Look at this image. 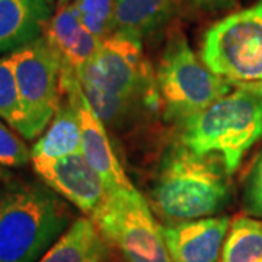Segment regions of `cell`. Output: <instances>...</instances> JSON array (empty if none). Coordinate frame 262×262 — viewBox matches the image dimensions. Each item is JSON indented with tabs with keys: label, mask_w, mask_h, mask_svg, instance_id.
Listing matches in <instances>:
<instances>
[{
	"label": "cell",
	"mask_w": 262,
	"mask_h": 262,
	"mask_svg": "<svg viewBox=\"0 0 262 262\" xmlns=\"http://www.w3.org/2000/svg\"><path fill=\"white\" fill-rule=\"evenodd\" d=\"M79 82L96 115L110 125L121 124L137 106H151L159 98L141 39L121 31L101 41Z\"/></svg>",
	"instance_id": "cell-1"
},
{
	"label": "cell",
	"mask_w": 262,
	"mask_h": 262,
	"mask_svg": "<svg viewBox=\"0 0 262 262\" xmlns=\"http://www.w3.org/2000/svg\"><path fill=\"white\" fill-rule=\"evenodd\" d=\"M72 223L67 201L44 182L6 179L0 185V262H38Z\"/></svg>",
	"instance_id": "cell-2"
},
{
	"label": "cell",
	"mask_w": 262,
	"mask_h": 262,
	"mask_svg": "<svg viewBox=\"0 0 262 262\" xmlns=\"http://www.w3.org/2000/svg\"><path fill=\"white\" fill-rule=\"evenodd\" d=\"M229 173L214 155H196L182 143L166 151L151 189V206L169 222L220 213L230 200Z\"/></svg>",
	"instance_id": "cell-3"
},
{
	"label": "cell",
	"mask_w": 262,
	"mask_h": 262,
	"mask_svg": "<svg viewBox=\"0 0 262 262\" xmlns=\"http://www.w3.org/2000/svg\"><path fill=\"white\" fill-rule=\"evenodd\" d=\"M204 111L182 122L181 143L196 155H214L229 175L245 153L262 139V98L236 86Z\"/></svg>",
	"instance_id": "cell-4"
},
{
	"label": "cell",
	"mask_w": 262,
	"mask_h": 262,
	"mask_svg": "<svg viewBox=\"0 0 262 262\" xmlns=\"http://www.w3.org/2000/svg\"><path fill=\"white\" fill-rule=\"evenodd\" d=\"M232 86L195 56L179 29L169 34L156 70V89L168 121L182 124L229 94Z\"/></svg>",
	"instance_id": "cell-5"
},
{
	"label": "cell",
	"mask_w": 262,
	"mask_h": 262,
	"mask_svg": "<svg viewBox=\"0 0 262 262\" xmlns=\"http://www.w3.org/2000/svg\"><path fill=\"white\" fill-rule=\"evenodd\" d=\"M91 219L127 262H172L163 226L134 185L108 191Z\"/></svg>",
	"instance_id": "cell-6"
},
{
	"label": "cell",
	"mask_w": 262,
	"mask_h": 262,
	"mask_svg": "<svg viewBox=\"0 0 262 262\" xmlns=\"http://www.w3.org/2000/svg\"><path fill=\"white\" fill-rule=\"evenodd\" d=\"M200 54L211 72L233 84L262 80V0L213 24Z\"/></svg>",
	"instance_id": "cell-7"
},
{
	"label": "cell",
	"mask_w": 262,
	"mask_h": 262,
	"mask_svg": "<svg viewBox=\"0 0 262 262\" xmlns=\"http://www.w3.org/2000/svg\"><path fill=\"white\" fill-rule=\"evenodd\" d=\"M9 54L25 115L24 137L34 140L46 131L61 102L63 64L44 35Z\"/></svg>",
	"instance_id": "cell-8"
},
{
	"label": "cell",
	"mask_w": 262,
	"mask_h": 262,
	"mask_svg": "<svg viewBox=\"0 0 262 262\" xmlns=\"http://www.w3.org/2000/svg\"><path fill=\"white\" fill-rule=\"evenodd\" d=\"M42 182L89 217L106 196V187L82 151L63 158H32Z\"/></svg>",
	"instance_id": "cell-9"
},
{
	"label": "cell",
	"mask_w": 262,
	"mask_h": 262,
	"mask_svg": "<svg viewBox=\"0 0 262 262\" xmlns=\"http://www.w3.org/2000/svg\"><path fill=\"white\" fill-rule=\"evenodd\" d=\"M42 35L61 60V91L80 84V72L98 51L101 39L84 28L72 3L58 6Z\"/></svg>",
	"instance_id": "cell-10"
},
{
	"label": "cell",
	"mask_w": 262,
	"mask_h": 262,
	"mask_svg": "<svg viewBox=\"0 0 262 262\" xmlns=\"http://www.w3.org/2000/svg\"><path fill=\"white\" fill-rule=\"evenodd\" d=\"M229 226L227 215L170 222L163 226L172 262H219Z\"/></svg>",
	"instance_id": "cell-11"
},
{
	"label": "cell",
	"mask_w": 262,
	"mask_h": 262,
	"mask_svg": "<svg viewBox=\"0 0 262 262\" xmlns=\"http://www.w3.org/2000/svg\"><path fill=\"white\" fill-rule=\"evenodd\" d=\"M77 110L82 127V153L103 181L106 191L133 187L120 160L114 153L111 140L103 127L102 120L80 89L77 95Z\"/></svg>",
	"instance_id": "cell-12"
},
{
	"label": "cell",
	"mask_w": 262,
	"mask_h": 262,
	"mask_svg": "<svg viewBox=\"0 0 262 262\" xmlns=\"http://www.w3.org/2000/svg\"><path fill=\"white\" fill-rule=\"evenodd\" d=\"M48 20V0H0V54L41 37Z\"/></svg>",
	"instance_id": "cell-13"
},
{
	"label": "cell",
	"mask_w": 262,
	"mask_h": 262,
	"mask_svg": "<svg viewBox=\"0 0 262 262\" xmlns=\"http://www.w3.org/2000/svg\"><path fill=\"white\" fill-rule=\"evenodd\" d=\"M82 88L63 92L61 102L42 136L31 149L32 158H63L82 151V127L77 110V95Z\"/></svg>",
	"instance_id": "cell-14"
},
{
	"label": "cell",
	"mask_w": 262,
	"mask_h": 262,
	"mask_svg": "<svg viewBox=\"0 0 262 262\" xmlns=\"http://www.w3.org/2000/svg\"><path fill=\"white\" fill-rule=\"evenodd\" d=\"M110 244L91 217H77L38 262H105Z\"/></svg>",
	"instance_id": "cell-15"
},
{
	"label": "cell",
	"mask_w": 262,
	"mask_h": 262,
	"mask_svg": "<svg viewBox=\"0 0 262 262\" xmlns=\"http://www.w3.org/2000/svg\"><path fill=\"white\" fill-rule=\"evenodd\" d=\"M178 0H115V31L143 38L170 16Z\"/></svg>",
	"instance_id": "cell-16"
},
{
	"label": "cell",
	"mask_w": 262,
	"mask_h": 262,
	"mask_svg": "<svg viewBox=\"0 0 262 262\" xmlns=\"http://www.w3.org/2000/svg\"><path fill=\"white\" fill-rule=\"evenodd\" d=\"M220 262H262V222L239 215L229 226Z\"/></svg>",
	"instance_id": "cell-17"
},
{
	"label": "cell",
	"mask_w": 262,
	"mask_h": 262,
	"mask_svg": "<svg viewBox=\"0 0 262 262\" xmlns=\"http://www.w3.org/2000/svg\"><path fill=\"white\" fill-rule=\"evenodd\" d=\"M0 118L24 136L25 115L10 54L0 57Z\"/></svg>",
	"instance_id": "cell-18"
},
{
	"label": "cell",
	"mask_w": 262,
	"mask_h": 262,
	"mask_svg": "<svg viewBox=\"0 0 262 262\" xmlns=\"http://www.w3.org/2000/svg\"><path fill=\"white\" fill-rule=\"evenodd\" d=\"M83 27L102 41L115 32V0H73Z\"/></svg>",
	"instance_id": "cell-19"
},
{
	"label": "cell",
	"mask_w": 262,
	"mask_h": 262,
	"mask_svg": "<svg viewBox=\"0 0 262 262\" xmlns=\"http://www.w3.org/2000/svg\"><path fill=\"white\" fill-rule=\"evenodd\" d=\"M32 160V153L25 141L0 122V165L16 168Z\"/></svg>",
	"instance_id": "cell-20"
},
{
	"label": "cell",
	"mask_w": 262,
	"mask_h": 262,
	"mask_svg": "<svg viewBox=\"0 0 262 262\" xmlns=\"http://www.w3.org/2000/svg\"><path fill=\"white\" fill-rule=\"evenodd\" d=\"M242 204L245 213L262 219V150L246 178Z\"/></svg>",
	"instance_id": "cell-21"
},
{
	"label": "cell",
	"mask_w": 262,
	"mask_h": 262,
	"mask_svg": "<svg viewBox=\"0 0 262 262\" xmlns=\"http://www.w3.org/2000/svg\"><path fill=\"white\" fill-rule=\"evenodd\" d=\"M182 6L194 12H219L232 8L237 0H178Z\"/></svg>",
	"instance_id": "cell-22"
},
{
	"label": "cell",
	"mask_w": 262,
	"mask_h": 262,
	"mask_svg": "<svg viewBox=\"0 0 262 262\" xmlns=\"http://www.w3.org/2000/svg\"><path fill=\"white\" fill-rule=\"evenodd\" d=\"M234 86L245 88V89H248V91H251V92L262 98V80H259V82H249V83H234Z\"/></svg>",
	"instance_id": "cell-23"
},
{
	"label": "cell",
	"mask_w": 262,
	"mask_h": 262,
	"mask_svg": "<svg viewBox=\"0 0 262 262\" xmlns=\"http://www.w3.org/2000/svg\"><path fill=\"white\" fill-rule=\"evenodd\" d=\"M10 175L9 172H6L5 169L2 168V165H0V181H6V179H9Z\"/></svg>",
	"instance_id": "cell-24"
},
{
	"label": "cell",
	"mask_w": 262,
	"mask_h": 262,
	"mask_svg": "<svg viewBox=\"0 0 262 262\" xmlns=\"http://www.w3.org/2000/svg\"><path fill=\"white\" fill-rule=\"evenodd\" d=\"M69 2H70V0H69Z\"/></svg>",
	"instance_id": "cell-25"
}]
</instances>
